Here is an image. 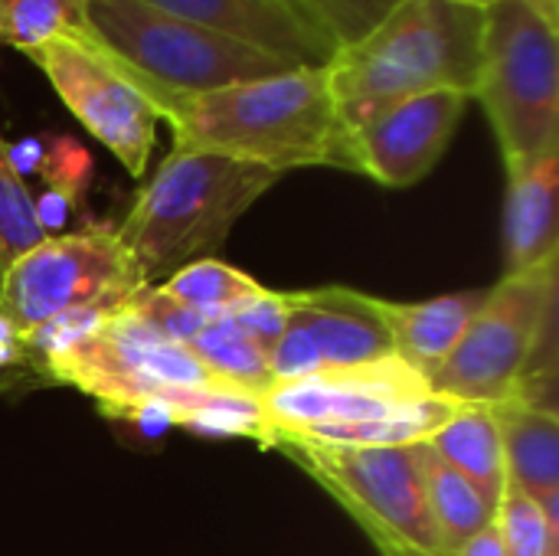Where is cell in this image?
I'll use <instances>...</instances> for the list:
<instances>
[{"instance_id":"1","label":"cell","mask_w":559,"mask_h":556,"mask_svg":"<svg viewBox=\"0 0 559 556\" xmlns=\"http://www.w3.org/2000/svg\"><path fill=\"white\" fill-rule=\"evenodd\" d=\"M154 102L174 147L236 157L282 177L301 167L360 174L354 131L341 118L324 66H298L203 95L154 88Z\"/></svg>"},{"instance_id":"2","label":"cell","mask_w":559,"mask_h":556,"mask_svg":"<svg viewBox=\"0 0 559 556\" xmlns=\"http://www.w3.org/2000/svg\"><path fill=\"white\" fill-rule=\"evenodd\" d=\"M485 10L462 0H403L367 36L324 62L334 102L350 131L377 111L426 92L475 98Z\"/></svg>"},{"instance_id":"3","label":"cell","mask_w":559,"mask_h":556,"mask_svg":"<svg viewBox=\"0 0 559 556\" xmlns=\"http://www.w3.org/2000/svg\"><path fill=\"white\" fill-rule=\"evenodd\" d=\"M282 174L236 157L170 147L115 229L141 285H160L187 262L216 256L233 226Z\"/></svg>"},{"instance_id":"4","label":"cell","mask_w":559,"mask_h":556,"mask_svg":"<svg viewBox=\"0 0 559 556\" xmlns=\"http://www.w3.org/2000/svg\"><path fill=\"white\" fill-rule=\"evenodd\" d=\"M262 403L272 439L298 436L328 446H416L459 406L436 397L400 357L354 370H328L308 380L269 383Z\"/></svg>"},{"instance_id":"5","label":"cell","mask_w":559,"mask_h":556,"mask_svg":"<svg viewBox=\"0 0 559 556\" xmlns=\"http://www.w3.org/2000/svg\"><path fill=\"white\" fill-rule=\"evenodd\" d=\"M557 29L524 0L485 7L475 98L491 121L504 167L559 154Z\"/></svg>"},{"instance_id":"6","label":"cell","mask_w":559,"mask_h":556,"mask_svg":"<svg viewBox=\"0 0 559 556\" xmlns=\"http://www.w3.org/2000/svg\"><path fill=\"white\" fill-rule=\"evenodd\" d=\"M85 13L105 49L157 92L203 95L298 69L288 59L187 23L141 0H85Z\"/></svg>"},{"instance_id":"7","label":"cell","mask_w":559,"mask_h":556,"mask_svg":"<svg viewBox=\"0 0 559 556\" xmlns=\"http://www.w3.org/2000/svg\"><path fill=\"white\" fill-rule=\"evenodd\" d=\"M272 449L301 465L364 528L377 554L445 556L413 446H328L275 436Z\"/></svg>"},{"instance_id":"8","label":"cell","mask_w":559,"mask_h":556,"mask_svg":"<svg viewBox=\"0 0 559 556\" xmlns=\"http://www.w3.org/2000/svg\"><path fill=\"white\" fill-rule=\"evenodd\" d=\"M144 288L115 229L92 226L46 236L0 275V308L23 338L79 311H118Z\"/></svg>"},{"instance_id":"9","label":"cell","mask_w":559,"mask_h":556,"mask_svg":"<svg viewBox=\"0 0 559 556\" xmlns=\"http://www.w3.org/2000/svg\"><path fill=\"white\" fill-rule=\"evenodd\" d=\"M557 311V265L501 275L472 318L459 347L432 380V393L462 406H504L514 400L544 321Z\"/></svg>"},{"instance_id":"10","label":"cell","mask_w":559,"mask_h":556,"mask_svg":"<svg viewBox=\"0 0 559 556\" xmlns=\"http://www.w3.org/2000/svg\"><path fill=\"white\" fill-rule=\"evenodd\" d=\"M62 105L75 115V121L108 151L131 177H144L160 111L154 102V88L128 69L105 43H72L59 39L29 56Z\"/></svg>"},{"instance_id":"11","label":"cell","mask_w":559,"mask_h":556,"mask_svg":"<svg viewBox=\"0 0 559 556\" xmlns=\"http://www.w3.org/2000/svg\"><path fill=\"white\" fill-rule=\"evenodd\" d=\"M468 102L465 92H426L377 111L354 131L360 174L393 190L416 187L449 151Z\"/></svg>"},{"instance_id":"12","label":"cell","mask_w":559,"mask_h":556,"mask_svg":"<svg viewBox=\"0 0 559 556\" xmlns=\"http://www.w3.org/2000/svg\"><path fill=\"white\" fill-rule=\"evenodd\" d=\"M288 308L314 334L324 360V374L354 370L396 357L390 308L383 298L344 285H324V288L288 292Z\"/></svg>"},{"instance_id":"13","label":"cell","mask_w":559,"mask_h":556,"mask_svg":"<svg viewBox=\"0 0 559 556\" xmlns=\"http://www.w3.org/2000/svg\"><path fill=\"white\" fill-rule=\"evenodd\" d=\"M154 10L249 43L295 66H324L337 43L278 0H141Z\"/></svg>"},{"instance_id":"14","label":"cell","mask_w":559,"mask_h":556,"mask_svg":"<svg viewBox=\"0 0 559 556\" xmlns=\"http://www.w3.org/2000/svg\"><path fill=\"white\" fill-rule=\"evenodd\" d=\"M508 174L504 197V275L544 272L557 265V190L559 154H544Z\"/></svg>"},{"instance_id":"15","label":"cell","mask_w":559,"mask_h":556,"mask_svg":"<svg viewBox=\"0 0 559 556\" xmlns=\"http://www.w3.org/2000/svg\"><path fill=\"white\" fill-rule=\"evenodd\" d=\"M485 295L488 288H468V292H449L413 305L386 301L390 328H393V354L432 387L436 374L445 367L462 334L468 331L472 318L485 305Z\"/></svg>"},{"instance_id":"16","label":"cell","mask_w":559,"mask_h":556,"mask_svg":"<svg viewBox=\"0 0 559 556\" xmlns=\"http://www.w3.org/2000/svg\"><path fill=\"white\" fill-rule=\"evenodd\" d=\"M508 482L531 495L547 518L559 521V419L521 403L495 406Z\"/></svg>"},{"instance_id":"17","label":"cell","mask_w":559,"mask_h":556,"mask_svg":"<svg viewBox=\"0 0 559 556\" xmlns=\"http://www.w3.org/2000/svg\"><path fill=\"white\" fill-rule=\"evenodd\" d=\"M426 446L462 472L491 505L501 501L508 485V465L501 449V429L495 406H455L452 416L426 439Z\"/></svg>"},{"instance_id":"18","label":"cell","mask_w":559,"mask_h":556,"mask_svg":"<svg viewBox=\"0 0 559 556\" xmlns=\"http://www.w3.org/2000/svg\"><path fill=\"white\" fill-rule=\"evenodd\" d=\"M413 452H416L432 524L442 537L445 556H452L465 541H472L475 534L495 524L498 505H491L485 492H478L462 472H455L445 459H439L426 442H416Z\"/></svg>"},{"instance_id":"19","label":"cell","mask_w":559,"mask_h":556,"mask_svg":"<svg viewBox=\"0 0 559 556\" xmlns=\"http://www.w3.org/2000/svg\"><path fill=\"white\" fill-rule=\"evenodd\" d=\"M177 429L206 439H252L262 449H272V426L265 416L262 393L223 380L193 390L177 406Z\"/></svg>"},{"instance_id":"20","label":"cell","mask_w":559,"mask_h":556,"mask_svg":"<svg viewBox=\"0 0 559 556\" xmlns=\"http://www.w3.org/2000/svg\"><path fill=\"white\" fill-rule=\"evenodd\" d=\"M102 43L85 0H0V43L33 56L49 43Z\"/></svg>"},{"instance_id":"21","label":"cell","mask_w":559,"mask_h":556,"mask_svg":"<svg viewBox=\"0 0 559 556\" xmlns=\"http://www.w3.org/2000/svg\"><path fill=\"white\" fill-rule=\"evenodd\" d=\"M160 288L167 295H174L180 305H187L190 311H197L200 318H226L236 308H242L252 295L262 292V285L239 272L236 265L210 256V259H197L187 262L183 269H177L174 275H167L160 282Z\"/></svg>"},{"instance_id":"22","label":"cell","mask_w":559,"mask_h":556,"mask_svg":"<svg viewBox=\"0 0 559 556\" xmlns=\"http://www.w3.org/2000/svg\"><path fill=\"white\" fill-rule=\"evenodd\" d=\"M187 351L203 364L206 374H213L223 383L259 393L272 383L269 354L233 318H210L200 328V334L187 344Z\"/></svg>"},{"instance_id":"23","label":"cell","mask_w":559,"mask_h":556,"mask_svg":"<svg viewBox=\"0 0 559 556\" xmlns=\"http://www.w3.org/2000/svg\"><path fill=\"white\" fill-rule=\"evenodd\" d=\"M495 531L504 556H559V521L547 518L544 508L514 482L504 485L495 511Z\"/></svg>"},{"instance_id":"24","label":"cell","mask_w":559,"mask_h":556,"mask_svg":"<svg viewBox=\"0 0 559 556\" xmlns=\"http://www.w3.org/2000/svg\"><path fill=\"white\" fill-rule=\"evenodd\" d=\"M43 239L46 236L33 213V193L26 190V180H20L10 167L7 141L0 138V269L16 262Z\"/></svg>"},{"instance_id":"25","label":"cell","mask_w":559,"mask_h":556,"mask_svg":"<svg viewBox=\"0 0 559 556\" xmlns=\"http://www.w3.org/2000/svg\"><path fill=\"white\" fill-rule=\"evenodd\" d=\"M39 138H43V151H39L36 177L43 180L46 190L66 193L69 200L82 203L95 170L88 147L69 134H39Z\"/></svg>"},{"instance_id":"26","label":"cell","mask_w":559,"mask_h":556,"mask_svg":"<svg viewBox=\"0 0 559 556\" xmlns=\"http://www.w3.org/2000/svg\"><path fill=\"white\" fill-rule=\"evenodd\" d=\"M124 308L134 315V318H141L147 328H154L160 338H167L170 344H180V347H187L197 334H200V328L206 324V318H200L197 311H190L187 305H180L174 295H167L160 285H144V288H138L128 301H124Z\"/></svg>"},{"instance_id":"27","label":"cell","mask_w":559,"mask_h":556,"mask_svg":"<svg viewBox=\"0 0 559 556\" xmlns=\"http://www.w3.org/2000/svg\"><path fill=\"white\" fill-rule=\"evenodd\" d=\"M318 374H324L318 341L308 331V324L288 308V324L282 338L275 341V347L269 351V377L272 383H292V380H308Z\"/></svg>"},{"instance_id":"28","label":"cell","mask_w":559,"mask_h":556,"mask_svg":"<svg viewBox=\"0 0 559 556\" xmlns=\"http://www.w3.org/2000/svg\"><path fill=\"white\" fill-rule=\"evenodd\" d=\"M403 0H314V10L331 39L337 46H350L360 36H367Z\"/></svg>"},{"instance_id":"29","label":"cell","mask_w":559,"mask_h":556,"mask_svg":"<svg viewBox=\"0 0 559 556\" xmlns=\"http://www.w3.org/2000/svg\"><path fill=\"white\" fill-rule=\"evenodd\" d=\"M226 318H233L269 354L275 347V341L282 338L285 324H288V292L262 288L259 295H252L242 308H236Z\"/></svg>"},{"instance_id":"30","label":"cell","mask_w":559,"mask_h":556,"mask_svg":"<svg viewBox=\"0 0 559 556\" xmlns=\"http://www.w3.org/2000/svg\"><path fill=\"white\" fill-rule=\"evenodd\" d=\"M102 416H108L111 426H118L121 433H131V439L138 446L160 442L170 429H177V406L174 403H164V400H147V403L108 410Z\"/></svg>"},{"instance_id":"31","label":"cell","mask_w":559,"mask_h":556,"mask_svg":"<svg viewBox=\"0 0 559 556\" xmlns=\"http://www.w3.org/2000/svg\"><path fill=\"white\" fill-rule=\"evenodd\" d=\"M75 210H79L75 200H69L66 193L46 190V187L33 197V213H36V223H39L43 236H62Z\"/></svg>"},{"instance_id":"32","label":"cell","mask_w":559,"mask_h":556,"mask_svg":"<svg viewBox=\"0 0 559 556\" xmlns=\"http://www.w3.org/2000/svg\"><path fill=\"white\" fill-rule=\"evenodd\" d=\"M23 370H33L29 344L0 308V374L7 377V374H23Z\"/></svg>"},{"instance_id":"33","label":"cell","mask_w":559,"mask_h":556,"mask_svg":"<svg viewBox=\"0 0 559 556\" xmlns=\"http://www.w3.org/2000/svg\"><path fill=\"white\" fill-rule=\"evenodd\" d=\"M452 556H504V547H501V537L491 524L481 534H475L472 541H465Z\"/></svg>"},{"instance_id":"34","label":"cell","mask_w":559,"mask_h":556,"mask_svg":"<svg viewBox=\"0 0 559 556\" xmlns=\"http://www.w3.org/2000/svg\"><path fill=\"white\" fill-rule=\"evenodd\" d=\"M278 3H285V7H288L292 13H298V16H301L305 23H311V26H318V29H321L324 36H331V33H328V29L321 26V20H318L314 0H278Z\"/></svg>"},{"instance_id":"35","label":"cell","mask_w":559,"mask_h":556,"mask_svg":"<svg viewBox=\"0 0 559 556\" xmlns=\"http://www.w3.org/2000/svg\"><path fill=\"white\" fill-rule=\"evenodd\" d=\"M524 3H531L547 23H554V26H559V0H524Z\"/></svg>"},{"instance_id":"36","label":"cell","mask_w":559,"mask_h":556,"mask_svg":"<svg viewBox=\"0 0 559 556\" xmlns=\"http://www.w3.org/2000/svg\"><path fill=\"white\" fill-rule=\"evenodd\" d=\"M462 3H472V7H481V10H485V7L495 3V0H462Z\"/></svg>"},{"instance_id":"37","label":"cell","mask_w":559,"mask_h":556,"mask_svg":"<svg viewBox=\"0 0 559 556\" xmlns=\"http://www.w3.org/2000/svg\"><path fill=\"white\" fill-rule=\"evenodd\" d=\"M380 556H403V554H380Z\"/></svg>"},{"instance_id":"38","label":"cell","mask_w":559,"mask_h":556,"mask_svg":"<svg viewBox=\"0 0 559 556\" xmlns=\"http://www.w3.org/2000/svg\"><path fill=\"white\" fill-rule=\"evenodd\" d=\"M0 275H3V269H0Z\"/></svg>"}]
</instances>
